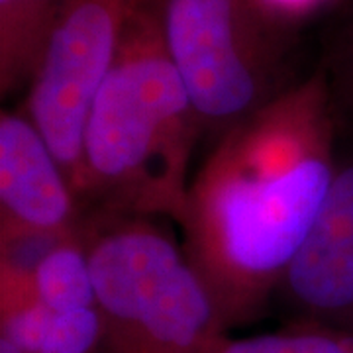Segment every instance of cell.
<instances>
[{"label":"cell","instance_id":"cell-1","mask_svg":"<svg viewBox=\"0 0 353 353\" xmlns=\"http://www.w3.org/2000/svg\"><path fill=\"white\" fill-rule=\"evenodd\" d=\"M338 163L334 97L322 69L216 138L190 179L179 226L226 332L257 318L281 290Z\"/></svg>","mask_w":353,"mask_h":353},{"label":"cell","instance_id":"cell-12","mask_svg":"<svg viewBox=\"0 0 353 353\" xmlns=\"http://www.w3.org/2000/svg\"><path fill=\"white\" fill-rule=\"evenodd\" d=\"M343 79H345V87L353 102V32L345 48V55H343Z\"/></svg>","mask_w":353,"mask_h":353},{"label":"cell","instance_id":"cell-11","mask_svg":"<svg viewBox=\"0 0 353 353\" xmlns=\"http://www.w3.org/2000/svg\"><path fill=\"white\" fill-rule=\"evenodd\" d=\"M104 328L97 306L51 312L38 353H102Z\"/></svg>","mask_w":353,"mask_h":353},{"label":"cell","instance_id":"cell-13","mask_svg":"<svg viewBox=\"0 0 353 353\" xmlns=\"http://www.w3.org/2000/svg\"><path fill=\"white\" fill-rule=\"evenodd\" d=\"M0 353H24L20 347H16L12 341L0 338Z\"/></svg>","mask_w":353,"mask_h":353},{"label":"cell","instance_id":"cell-5","mask_svg":"<svg viewBox=\"0 0 353 353\" xmlns=\"http://www.w3.org/2000/svg\"><path fill=\"white\" fill-rule=\"evenodd\" d=\"M150 0H57L48 46L28 87L24 112L48 139L79 199L88 108Z\"/></svg>","mask_w":353,"mask_h":353},{"label":"cell","instance_id":"cell-10","mask_svg":"<svg viewBox=\"0 0 353 353\" xmlns=\"http://www.w3.org/2000/svg\"><path fill=\"white\" fill-rule=\"evenodd\" d=\"M204 353H353V336L299 322L271 334L232 338L218 334Z\"/></svg>","mask_w":353,"mask_h":353},{"label":"cell","instance_id":"cell-14","mask_svg":"<svg viewBox=\"0 0 353 353\" xmlns=\"http://www.w3.org/2000/svg\"><path fill=\"white\" fill-rule=\"evenodd\" d=\"M275 8H279L281 12L289 14L290 16V2H296V0H269Z\"/></svg>","mask_w":353,"mask_h":353},{"label":"cell","instance_id":"cell-4","mask_svg":"<svg viewBox=\"0 0 353 353\" xmlns=\"http://www.w3.org/2000/svg\"><path fill=\"white\" fill-rule=\"evenodd\" d=\"M165 46L206 134L220 138L290 85V16L269 0H157Z\"/></svg>","mask_w":353,"mask_h":353},{"label":"cell","instance_id":"cell-8","mask_svg":"<svg viewBox=\"0 0 353 353\" xmlns=\"http://www.w3.org/2000/svg\"><path fill=\"white\" fill-rule=\"evenodd\" d=\"M57 0H0V92L30 87L48 46Z\"/></svg>","mask_w":353,"mask_h":353},{"label":"cell","instance_id":"cell-6","mask_svg":"<svg viewBox=\"0 0 353 353\" xmlns=\"http://www.w3.org/2000/svg\"><path fill=\"white\" fill-rule=\"evenodd\" d=\"M279 292L299 322L353 336V155L340 159L318 224Z\"/></svg>","mask_w":353,"mask_h":353},{"label":"cell","instance_id":"cell-2","mask_svg":"<svg viewBox=\"0 0 353 353\" xmlns=\"http://www.w3.org/2000/svg\"><path fill=\"white\" fill-rule=\"evenodd\" d=\"M201 116L165 46L159 2L128 26L83 130V212L169 218L185 214Z\"/></svg>","mask_w":353,"mask_h":353},{"label":"cell","instance_id":"cell-3","mask_svg":"<svg viewBox=\"0 0 353 353\" xmlns=\"http://www.w3.org/2000/svg\"><path fill=\"white\" fill-rule=\"evenodd\" d=\"M102 353H204L226 332L183 245L157 218L83 212Z\"/></svg>","mask_w":353,"mask_h":353},{"label":"cell","instance_id":"cell-7","mask_svg":"<svg viewBox=\"0 0 353 353\" xmlns=\"http://www.w3.org/2000/svg\"><path fill=\"white\" fill-rule=\"evenodd\" d=\"M83 208L48 139L26 112L0 114V228L75 232Z\"/></svg>","mask_w":353,"mask_h":353},{"label":"cell","instance_id":"cell-9","mask_svg":"<svg viewBox=\"0 0 353 353\" xmlns=\"http://www.w3.org/2000/svg\"><path fill=\"white\" fill-rule=\"evenodd\" d=\"M34 290L51 312L97 306L90 259L81 228L43 257L34 275Z\"/></svg>","mask_w":353,"mask_h":353}]
</instances>
